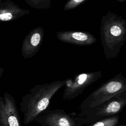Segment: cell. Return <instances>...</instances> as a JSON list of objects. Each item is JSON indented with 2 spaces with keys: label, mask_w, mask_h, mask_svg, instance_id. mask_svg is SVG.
Listing matches in <instances>:
<instances>
[{
  "label": "cell",
  "mask_w": 126,
  "mask_h": 126,
  "mask_svg": "<svg viewBox=\"0 0 126 126\" xmlns=\"http://www.w3.org/2000/svg\"><path fill=\"white\" fill-rule=\"evenodd\" d=\"M65 80L37 85L21 98L20 109L23 114V124L27 125L45 111L54 95L65 85Z\"/></svg>",
  "instance_id": "obj_1"
},
{
  "label": "cell",
  "mask_w": 126,
  "mask_h": 126,
  "mask_svg": "<svg viewBox=\"0 0 126 126\" xmlns=\"http://www.w3.org/2000/svg\"><path fill=\"white\" fill-rule=\"evenodd\" d=\"M100 34L105 58H115L126 41V20L109 11L101 18Z\"/></svg>",
  "instance_id": "obj_2"
},
{
  "label": "cell",
  "mask_w": 126,
  "mask_h": 126,
  "mask_svg": "<svg viewBox=\"0 0 126 126\" xmlns=\"http://www.w3.org/2000/svg\"><path fill=\"white\" fill-rule=\"evenodd\" d=\"M126 91V78L122 73H119L91 93L81 103L80 111L100 105Z\"/></svg>",
  "instance_id": "obj_3"
},
{
  "label": "cell",
  "mask_w": 126,
  "mask_h": 126,
  "mask_svg": "<svg viewBox=\"0 0 126 126\" xmlns=\"http://www.w3.org/2000/svg\"><path fill=\"white\" fill-rule=\"evenodd\" d=\"M126 105V91L102 104L81 110L78 115L85 118L89 125L103 118L118 115Z\"/></svg>",
  "instance_id": "obj_4"
},
{
  "label": "cell",
  "mask_w": 126,
  "mask_h": 126,
  "mask_svg": "<svg viewBox=\"0 0 126 126\" xmlns=\"http://www.w3.org/2000/svg\"><path fill=\"white\" fill-rule=\"evenodd\" d=\"M34 122L41 126H84L88 125L87 120L76 112L66 113L64 110L46 109Z\"/></svg>",
  "instance_id": "obj_5"
},
{
  "label": "cell",
  "mask_w": 126,
  "mask_h": 126,
  "mask_svg": "<svg viewBox=\"0 0 126 126\" xmlns=\"http://www.w3.org/2000/svg\"><path fill=\"white\" fill-rule=\"evenodd\" d=\"M102 76L101 71L76 74L73 78L65 79L63 98L71 100L82 94L84 89L94 83Z\"/></svg>",
  "instance_id": "obj_6"
},
{
  "label": "cell",
  "mask_w": 126,
  "mask_h": 126,
  "mask_svg": "<svg viewBox=\"0 0 126 126\" xmlns=\"http://www.w3.org/2000/svg\"><path fill=\"white\" fill-rule=\"evenodd\" d=\"M0 126H22L15 99L7 92L0 96Z\"/></svg>",
  "instance_id": "obj_7"
},
{
  "label": "cell",
  "mask_w": 126,
  "mask_h": 126,
  "mask_svg": "<svg viewBox=\"0 0 126 126\" xmlns=\"http://www.w3.org/2000/svg\"><path fill=\"white\" fill-rule=\"evenodd\" d=\"M44 30L38 27L32 30L24 38L21 48V54L25 59L32 58L39 50L42 43Z\"/></svg>",
  "instance_id": "obj_8"
},
{
  "label": "cell",
  "mask_w": 126,
  "mask_h": 126,
  "mask_svg": "<svg viewBox=\"0 0 126 126\" xmlns=\"http://www.w3.org/2000/svg\"><path fill=\"white\" fill-rule=\"evenodd\" d=\"M56 36L62 42L79 46L91 45L96 41L92 33L85 31H66L57 32Z\"/></svg>",
  "instance_id": "obj_9"
},
{
  "label": "cell",
  "mask_w": 126,
  "mask_h": 126,
  "mask_svg": "<svg viewBox=\"0 0 126 126\" xmlns=\"http://www.w3.org/2000/svg\"><path fill=\"white\" fill-rule=\"evenodd\" d=\"M30 13L29 10L20 7L10 0H0V22L14 21Z\"/></svg>",
  "instance_id": "obj_10"
},
{
  "label": "cell",
  "mask_w": 126,
  "mask_h": 126,
  "mask_svg": "<svg viewBox=\"0 0 126 126\" xmlns=\"http://www.w3.org/2000/svg\"><path fill=\"white\" fill-rule=\"evenodd\" d=\"M120 122V116L116 115L103 118L87 126H117Z\"/></svg>",
  "instance_id": "obj_11"
},
{
  "label": "cell",
  "mask_w": 126,
  "mask_h": 126,
  "mask_svg": "<svg viewBox=\"0 0 126 126\" xmlns=\"http://www.w3.org/2000/svg\"><path fill=\"white\" fill-rule=\"evenodd\" d=\"M31 7L37 9H50L52 6L51 0H25Z\"/></svg>",
  "instance_id": "obj_12"
},
{
  "label": "cell",
  "mask_w": 126,
  "mask_h": 126,
  "mask_svg": "<svg viewBox=\"0 0 126 126\" xmlns=\"http://www.w3.org/2000/svg\"><path fill=\"white\" fill-rule=\"evenodd\" d=\"M87 0H69L64 4L63 10L68 11L76 8Z\"/></svg>",
  "instance_id": "obj_13"
},
{
  "label": "cell",
  "mask_w": 126,
  "mask_h": 126,
  "mask_svg": "<svg viewBox=\"0 0 126 126\" xmlns=\"http://www.w3.org/2000/svg\"><path fill=\"white\" fill-rule=\"evenodd\" d=\"M3 72H4V69L2 67H0V78L2 76Z\"/></svg>",
  "instance_id": "obj_14"
},
{
  "label": "cell",
  "mask_w": 126,
  "mask_h": 126,
  "mask_svg": "<svg viewBox=\"0 0 126 126\" xmlns=\"http://www.w3.org/2000/svg\"><path fill=\"white\" fill-rule=\"evenodd\" d=\"M117 126H126V124H120L118 125Z\"/></svg>",
  "instance_id": "obj_15"
}]
</instances>
